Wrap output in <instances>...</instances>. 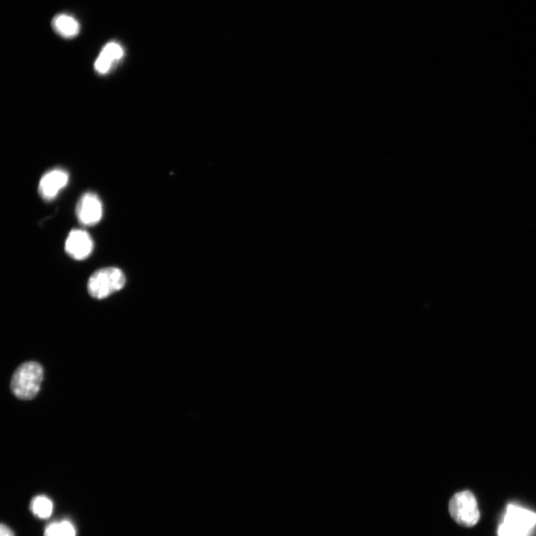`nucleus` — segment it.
Returning a JSON list of instances; mask_svg holds the SVG:
<instances>
[{
    "instance_id": "obj_9",
    "label": "nucleus",
    "mask_w": 536,
    "mask_h": 536,
    "mask_svg": "<svg viewBox=\"0 0 536 536\" xmlns=\"http://www.w3.org/2000/svg\"><path fill=\"white\" fill-rule=\"evenodd\" d=\"M52 26L58 34L65 38H72L78 36L80 31L79 24L72 17L68 15H59L53 19Z\"/></svg>"
},
{
    "instance_id": "obj_4",
    "label": "nucleus",
    "mask_w": 536,
    "mask_h": 536,
    "mask_svg": "<svg viewBox=\"0 0 536 536\" xmlns=\"http://www.w3.org/2000/svg\"><path fill=\"white\" fill-rule=\"evenodd\" d=\"M450 512L452 519L466 528L475 526L480 518L477 501L470 491L458 492L452 497L450 502Z\"/></svg>"
},
{
    "instance_id": "obj_2",
    "label": "nucleus",
    "mask_w": 536,
    "mask_h": 536,
    "mask_svg": "<svg viewBox=\"0 0 536 536\" xmlns=\"http://www.w3.org/2000/svg\"><path fill=\"white\" fill-rule=\"evenodd\" d=\"M536 526V513L514 504L508 505L499 525L498 536H530Z\"/></svg>"
},
{
    "instance_id": "obj_12",
    "label": "nucleus",
    "mask_w": 536,
    "mask_h": 536,
    "mask_svg": "<svg viewBox=\"0 0 536 536\" xmlns=\"http://www.w3.org/2000/svg\"><path fill=\"white\" fill-rule=\"evenodd\" d=\"M0 533H1V536H15L12 530L9 529L6 525L3 523L1 525V530H0Z\"/></svg>"
},
{
    "instance_id": "obj_7",
    "label": "nucleus",
    "mask_w": 536,
    "mask_h": 536,
    "mask_svg": "<svg viewBox=\"0 0 536 536\" xmlns=\"http://www.w3.org/2000/svg\"><path fill=\"white\" fill-rule=\"evenodd\" d=\"M69 174L63 169H56L46 173L41 178L38 192L43 200L47 201L56 199L59 192L68 184Z\"/></svg>"
},
{
    "instance_id": "obj_3",
    "label": "nucleus",
    "mask_w": 536,
    "mask_h": 536,
    "mask_svg": "<svg viewBox=\"0 0 536 536\" xmlns=\"http://www.w3.org/2000/svg\"><path fill=\"white\" fill-rule=\"evenodd\" d=\"M126 282L124 273L117 268H105L95 271L87 284L89 294L102 300L123 289Z\"/></svg>"
},
{
    "instance_id": "obj_10",
    "label": "nucleus",
    "mask_w": 536,
    "mask_h": 536,
    "mask_svg": "<svg viewBox=\"0 0 536 536\" xmlns=\"http://www.w3.org/2000/svg\"><path fill=\"white\" fill-rule=\"evenodd\" d=\"M31 510L37 517L47 519L52 513V502L45 496H37L31 503Z\"/></svg>"
},
{
    "instance_id": "obj_5",
    "label": "nucleus",
    "mask_w": 536,
    "mask_h": 536,
    "mask_svg": "<svg viewBox=\"0 0 536 536\" xmlns=\"http://www.w3.org/2000/svg\"><path fill=\"white\" fill-rule=\"evenodd\" d=\"M102 215L103 206L98 196L93 192L85 193L76 206V216L79 223L93 227L100 222Z\"/></svg>"
},
{
    "instance_id": "obj_6",
    "label": "nucleus",
    "mask_w": 536,
    "mask_h": 536,
    "mask_svg": "<svg viewBox=\"0 0 536 536\" xmlns=\"http://www.w3.org/2000/svg\"><path fill=\"white\" fill-rule=\"evenodd\" d=\"M93 247V240L90 234L80 229H72L65 243L66 253L77 261L89 258Z\"/></svg>"
},
{
    "instance_id": "obj_1",
    "label": "nucleus",
    "mask_w": 536,
    "mask_h": 536,
    "mask_svg": "<svg viewBox=\"0 0 536 536\" xmlns=\"http://www.w3.org/2000/svg\"><path fill=\"white\" fill-rule=\"evenodd\" d=\"M43 378L42 366L35 362H26L21 365L15 372L10 389L18 399L31 400L37 396Z\"/></svg>"
},
{
    "instance_id": "obj_8",
    "label": "nucleus",
    "mask_w": 536,
    "mask_h": 536,
    "mask_svg": "<svg viewBox=\"0 0 536 536\" xmlns=\"http://www.w3.org/2000/svg\"><path fill=\"white\" fill-rule=\"evenodd\" d=\"M123 56L124 50L118 43H108L95 62V71L100 75L107 74L112 70L114 66L123 59Z\"/></svg>"
},
{
    "instance_id": "obj_11",
    "label": "nucleus",
    "mask_w": 536,
    "mask_h": 536,
    "mask_svg": "<svg viewBox=\"0 0 536 536\" xmlns=\"http://www.w3.org/2000/svg\"><path fill=\"white\" fill-rule=\"evenodd\" d=\"M73 525L68 521L54 522L49 525L45 536H75Z\"/></svg>"
}]
</instances>
